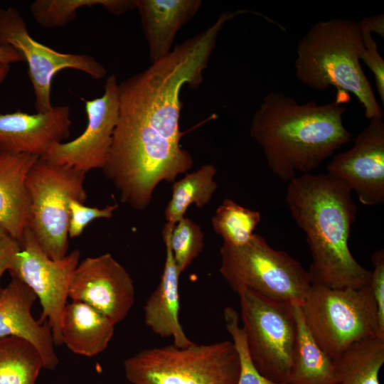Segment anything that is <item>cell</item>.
Returning a JSON list of instances; mask_svg holds the SVG:
<instances>
[{
    "mask_svg": "<svg viewBox=\"0 0 384 384\" xmlns=\"http://www.w3.org/2000/svg\"><path fill=\"white\" fill-rule=\"evenodd\" d=\"M230 19L229 13L221 14L208 28L119 83L118 119L102 170L132 208L146 209L161 181L173 182L193 167L192 156L180 144L181 92L203 82L218 34Z\"/></svg>",
    "mask_w": 384,
    "mask_h": 384,
    "instance_id": "cell-1",
    "label": "cell"
},
{
    "mask_svg": "<svg viewBox=\"0 0 384 384\" xmlns=\"http://www.w3.org/2000/svg\"><path fill=\"white\" fill-rule=\"evenodd\" d=\"M285 198L306 235L311 284L336 289L366 285L371 271L356 260L348 247L357 214L350 188L328 173L304 174L289 181Z\"/></svg>",
    "mask_w": 384,
    "mask_h": 384,
    "instance_id": "cell-2",
    "label": "cell"
},
{
    "mask_svg": "<svg viewBox=\"0 0 384 384\" xmlns=\"http://www.w3.org/2000/svg\"><path fill=\"white\" fill-rule=\"evenodd\" d=\"M343 104L336 98L327 104H299L281 92L267 94L252 117L250 135L262 149L272 173L290 181L350 142Z\"/></svg>",
    "mask_w": 384,
    "mask_h": 384,
    "instance_id": "cell-3",
    "label": "cell"
},
{
    "mask_svg": "<svg viewBox=\"0 0 384 384\" xmlns=\"http://www.w3.org/2000/svg\"><path fill=\"white\" fill-rule=\"evenodd\" d=\"M362 34L358 23L332 18L314 24L300 39L294 61L297 79L318 90H337L336 98L346 103L352 93L370 119L383 117L373 87L361 63Z\"/></svg>",
    "mask_w": 384,
    "mask_h": 384,
    "instance_id": "cell-4",
    "label": "cell"
},
{
    "mask_svg": "<svg viewBox=\"0 0 384 384\" xmlns=\"http://www.w3.org/2000/svg\"><path fill=\"white\" fill-rule=\"evenodd\" d=\"M132 384H238L239 357L230 341L142 350L124 361Z\"/></svg>",
    "mask_w": 384,
    "mask_h": 384,
    "instance_id": "cell-5",
    "label": "cell"
},
{
    "mask_svg": "<svg viewBox=\"0 0 384 384\" xmlns=\"http://www.w3.org/2000/svg\"><path fill=\"white\" fill-rule=\"evenodd\" d=\"M220 255L219 272L236 293L250 290L301 306L311 287L309 272L301 263L272 247L258 234L240 246L223 243Z\"/></svg>",
    "mask_w": 384,
    "mask_h": 384,
    "instance_id": "cell-6",
    "label": "cell"
},
{
    "mask_svg": "<svg viewBox=\"0 0 384 384\" xmlns=\"http://www.w3.org/2000/svg\"><path fill=\"white\" fill-rule=\"evenodd\" d=\"M300 307L311 336L333 361L354 343L378 336L377 306L369 282L360 288L311 285Z\"/></svg>",
    "mask_w": 384,
    "mask_h": 384,
    "instance_id": "cell-7",
    "label": "cell"
},
{
    "mask_svg": "<svg viewBox=\"0 0 384 384\" xmlns=\"http://www.w3.org/2000/svg\"><path fill=\"white\" fill-rule=\"evenodd\" d=\"M86 173L38 159L30 169L26 184L31 207L28 228L45 254L63 259L68 248L69 205L85 203Z\"/></svg>",
    "mask_w": 384,
    "mask_h": 384,
    "instance_id": "cell-8",
    "label": "cell"
},
{
    "mask_svg": "<svg viewBox=\"0 0 384 384\" xmlns=\"http://www.w3.org/2000/svg\"><path fill=\"white\" fill-rule=\"evenodd\" d=\"M251 358L268 379L287 384L297 335L294 305L250 290L237 293Z\"/></svg>",
    "mask_w": 384,
    "mask_h": 384,
    "instance_id": "cell-9",
    "label": "cell"
},
{
    "mask_svg": "<svg viewBox=\"0 0 384 384\" xmlns=\"http://www.w3.org/2000/svg\"><path fill=\"white\" fill-rule=\"evenodd\" d=\"M21 248L9 270L27 285L38 299L42 308L41 320L50 326L55 345L63 344L61 316L69 298V289L80 262V253L75 250L63 259L53 260L39 246L33 233L26 229Z\"/></svg>",
    "mask_w": 384,
    "mask_h": 384,
    "instance_id": "cell-10",
    "label": "cell"
},
{
    "mask_svg": "<svg viewBox=\"0 0 384 384\" xmlns=\"http://www.w3.org/2000/svg\"><path fill=\"white\" fill-rule=\"evenodd\" d=\"M4 45L13 46L27 62L37 112H47L53 108L51 82L59 71L74 69L94 79L107 75L106 68L91 55L60 53L36 41L29 35L21 15L12 7H0V46Z\"/></svg>",
    "mask_w": 384,
    "mask_h": 384,
    "instance_id": "cell-11",
    "label": "cell"
},
{
    "mask_svg": "<svg viewBox=\"0 0 384 384\" xmlns=\"http://www.w3.org/2000/svg\"><path fill=\"white\" fill-rule=\"evenodd\" d=\"M85 108L87 123L84 132L70 142L54 144L40 159L86 174L93 169H102L119 115V83L114 75L107 78L101 97L85 100Z\"/></svg>",
    "mask_w": 384,
    "mask_h": 384,
    "instance_id": "cell-12",
    "label": "cell"
},
{
    "mask_svg": "<svg viewBox=\"0 0 384 384\" xmlns=\"http://www.w3.org/2000/svg\"><path fill=\"white\" fill-rule=\"evenodd\" d=\"M68 297L93 307L116 324L132 309L135 289L125 268L111 254L105 253L79 262Z\"/></svg>",
    "mask_w": 384,
    "mask_h": 384,
    "instance_id": "cell-13",
    "label": "cell"
},
{
    "mask_svg": "<svg viewBox=\"0 0 384 384\" xmlns=\"http://www.w3.org/2000/svg\"><path fill=\"white\" fill-rule=\"evenodd\" d=\"M328 174L343 181L367 206L384 203V122L369 119L354 139L353 146L337 154L327 165Z\"/></svg>",
    "mask_w": 384,
    "mask_h": 384,
    "instance_id": "cell-14",
    "label": "cell"
},
{
    "mask_svg": "<svg viewBox=\"0 0 384 384\" xmlns=\"http://www.w3.org/2000/svg\"><path fill=\"white\" fill-rule=\"evenodd\" d=\"M71 124L68 105L36 114L21 110L0 114V151L41 158L69 137Z\"/></svg>",
    "mask_w": 384,
    "mask_h": 384,
    "instance_id": "cell-15",
    "label": "cell"
},
{
    "mask_svg": "<svg viewBox=\"0 0 384 384\" xmlns=\"http://www.w3.org/2000/svg\"><path fill=\"white\" fill-rule=\"evenodd\" d=\"M36 299L27 285L11 277L0 295V338L15 336L27 341L38 351L43 368L54 370L58 358L51 329L31 313Z\"/></svg>",
    "mask_w": 384,
    "mask_h": 384,
    "instance_id": "cell-16",
    "label": "cell"
},
{
    "mask_svg": "<svg viewBox=\"0 0 384 384\" xmlns=\"http://www.w3.org/2000/svg\"><path fill=\"white\" fill-rule=\"evenodd\" d=\"M174 226L165 224L162 231L166 257L160 282L144 306V323L151 331L163 338L171 337L174 345L186 347L193 342L185 334L179 321L178 279L180 274L169 242Z\"/></svg>",
    "mask_w": 384,
    "mask_h": 384,
    "instance_id": "cell-17",
    "label": "cell"
},
{
    "mask_svg": "<svg viewBox=\"0 0 384 384\" xmlns=\"http://www.w3.org/2000/svg\"><path fill=\"white\" fill-rule=\"evenodd\" d=\"M39 157L0 151V226L19 242L28 227L27 174Z\"/></svg>",
    "mask_w": 384,
    "mask_h": 384,
    "instance_id": "cell-18",
    "label": "cell"
},
{
    "mask_svg": "<svg viewBox=\"0 0 384 384\" xmlns=\"http://www.w3.org/2000/svg\"><path fill=\"white\" fill-rule=\"evenodd\" d=\"M200 0H136L151 63L171 51L175 36L198 12Z\"/></svg>",
    "mask_w": 384,
    "mask_h": 384,
    "instance_id": "cell-19",
    "label": "cell"
},
{
    "mask_svg": "<svg viewBox=\"0 0 384 384\" xmlns=\"http://www.w3.org/2000/svg\"><path fill=\"white\" fill-rule=\"evenodd\" d=\"M114 326L111 319L97 309L72 300L66 304L61 316L63 344L75 354L96 356L107 348Z\"/></svg>",
    "mask_w": 384,
    "mask_h": 384,
    "instance_id": "cell-20",
    "label": "cell"
},
{
    "mask_svg": "<svg viewBox=\"0 0 384 384\" xmlns=\"http://www.w3.org/2000/svg\"><path fill=\"white\" fill-rule=\"evenodd\" d=\"M297 335L287 384H338L334 361L319 346L303 320L301 307L294 305Z\"/></svg>",
    "mask_w": 384,
    "mask_h": 384,
    "instance_id": "cell-21",
    "label": "cell"
},
{
    "mask_svg": "<svg viewBox=\"0 0 384 384\" xmlns=\"http://www.w3.org/2000/svg\"><path fill=\"white\" fill-rule=\"evenodd\" d=\"M384 363V338L375 336L359 341L334 360L338 384H380Z\"/></svg>",
    "mask_w": 384,
    "mask_h": 384,
    "instance_id": "cell-22",
    "label": "cell"
},
{
    "mask_svg": "<svg viewBox=\"0 0 384 384\" xmlns=\"http://www.w3.org/2000/svg\"><path fill=\"white\" fill-rule=\"evenodd\" d=\"M216 174L215 166L206 164L174 183L171 198L164 211L167 224L174 226L185 217L191 205L202 209L210 202L218 188L214 180Z\"/></svg>",
    "mask_w": 384,
    "mask_h": 384,
    "instance_id": "cell-23",
    "label": "cell"
},
{
    "mask_svg": "<svg viewBox=\"0 0 384 384\" xmlns=\"http://www.w3.org/2000/svg\"><path fill=\"white\" fill-rule=\"evenodd\" d=\"M42 358L27 341L9 336L0 338V384H36Z\"/></svg>",
    "mask_w": 384,
    "mask_h": 384,
    "instance_id": "cell-24",
    "label": "cell"
},
{
    "mask_svg": "<svg viewBox=\"0 0 384 384\" xmlns=\"http://www.w3.org/2000/svg\"><path fill=\"white\" fill-rule=\"evenodd\" d=\"M95 6L119 15L136 9V0H36L31 4V12L41 26L58 28L75 19L80 8Z\"/></svg>",
    "mask_w": 384,
    "mask_h": 384,
    "instance_id": "cell-25",
    "label": "cell"
},
{
    "mask_svg": "<svg viewBox=\"0 0 384 384\" xmlns=\"http://www.w3.org/2000/svg\"><path fill=\"white\" fill-rule=\"evenodd\" d=\"M261 221L258 211L245 208L225 198L211 218L214 232L222 237L223 243L240 246L247 243Z\"/></svg>",
    "mask_w": 384,
    "mask_h": 384,
    "instance_id": "cell-26",
    "label": "cell"
},
{
    "mask_svg": "<svg viewBox=\"0 0 384 384\" xmlns=\"http://www.w3.org/2000/svg\"><path fill=\"white\" fill-rule=\"evenodd\" d=\"M205 235L201 226L184 217L174 227L169 242L178 274L191 264L202 252Z\"/></svg>",
    "mask_w": 384,
    "mask_h": 384,
    "instance_id": "cell-27",
    "label": "cell"
},
{
    "mask_svg": "<svg viewBox=\"0 0 384 384\" xmlns=\"http://www.w3.org/2000/svg\"><path fill=\"white\" fill-rule=\"evenodd\" d=\"M225 326L232 338L240 361L238 384H284L274 382L262 375L255 367L247 348L246 337L239 324V315L235 309L227 306L223 311Z\"/></svg>",
    "mask_w": 384,
    "mask_h": 384,
    "instance_id": "cell-28",
    "label": "cell"
},
{
    "mask_svg": "<svg viewBox=\"0 0 384 384\" xmlns=\"http://www.w3.org/2000/svg\"><path fill=\"white\" fill-rule=\"evenodd\" d=\"M118 205H107L103 208L90 207L76 200H72L69 205L68 236L79 237L85 228L95 219L110 218Z\"/></svg>",
    "mask_w": 384,
    "mask_h": 384,
    "instance_id": "cell-29",
    "label": "cell"
},
{
    "mask_svg": "<svg viewBox=\"0 0 384 384\" xmlns=\"http://www.w3.org/2000/svg\"><path fill=\"white\" fill-rule=\"evenodd\" d=\"M363 48L360 53V60H362L373 73L377 92L384 105V60L378 48L377 42L372 34L363 33Z\"/></svg>",
    "mask_w": 384,
    "mask_h": 384,
    "instance_id": "cell-30",
    "label": "cell"
},
{
    "mask_svg": "<svg viewBox=\"0 0 384 384\" xmlns=\"http://www.w3.org/2000/svg\"><path fill=\"white\" fill-rule=\"evenodd\" d=\"M373 270L369 281L376 303L378 316V336L384 338V250H375L371 256Z\"/></svg>",
    "mask_w": 384,
    "mask_h": 384,
    "instance_id": "cell-31",
    "label": "cell"
},
{
    "mask_svg": "<svg viewBox=\"0 0 384 384\" xmlns=\"http://www.w3.org/2000/svg\"><path fill=\"white\" fill-rule=\"evenodd\" d=\"M20 248L19 242L0 226V295L3 290L1 286V277L12 267Z\"/></svg>",
    "mask_w": 384,
    "mask_h": 384,
    "instance_id": "cell-32",
    "label": "cell"
},
{
    "mask_svg": "<svg viewBox=\"0 0 384 384\" xmlns=\"http://www.w3.org/2000/svg\"><path fill=\"white\" fill-rule=\"evenodd\" d=\"M357 23L361 33H369L372 34L375 33L382 38L384 37L383 14L364 18Z\"/></svg>",
    "mask_w": 384,
    "mask_h": 384,
    "instance_id": "cell-33",
    "label": "cell"
},
{
    "mask_svg": "<svg viewBox=\"0 0 384 384\" xmlns=\"http://www.w3.org/2000/svg\"><path fill=\"white\" fill-rule=\"evenodd\" d=\"M19 61H24V58L16 48L9 45L0 46V63L10 64Z\"/></svg>",
    "mask_w": 384,
    "mask_h": 384,
    "instance_id": "cell-34",
    "label": "cell"
},
{
    "mask_svg": "<svg viewBox=\"0 0 384 384\" xmlns=\"http://www.w3.org/2000/svg\"><path fill=\"white\" fill-rule=\"evenodd\" d=\"M10 70L9 64L0 63V84L5 80Z\"/></svg>",
    "mask_w": 384,
    "mask_h": 384,
    "instance_id": "cell-35",
    "label": "cell"
}]
</instances>
